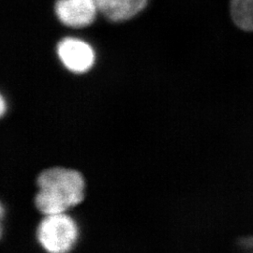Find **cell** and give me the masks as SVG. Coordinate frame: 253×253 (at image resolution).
Here are the masks:
<instances>
[{
  "mask_svg": "<svg viewBox=\"0 0 253 253\" xmlns=\"http://www.w3.org/2000/svg\"><path fill=\"white\" fill-rule=\"evenodd\" d=\"M57 54L64 66L73 73H85L95 62L92 47L76 38L63 39L57 45Z\"/></svg>",
  "mask_w": 253,
  "mask_h": 253,
  "instance_id": "cell-3",
  "label": "cell"
},
{
  "mask_svg": "<svg viewBox=\"0 0 253 253\" xmlns=\"http://www.w3.org/2000/svg\"><path fill=\"white\" fill-rule=\"evenodd\" d=\"M1 116H3L4 115V113H5V110H6V108H5V100H4V98L3 97H1Z\"/></svg>",
  "mask_w": 253,
  "mask_h": 253,
  "instance_id": "cell-7",
  "label": "cell"
},
{
  "mask_svg": "<svg viewBox=\"0 0 253 253\" xmlns=\"http://www.w3.org/2000/svg\"><path fill=\"white\" fill-rule=\"evenodd\" d=\"M100 11L113 22H122L134 17L145 9L147 0H95Z\"/></svg>",
  "mask_w": 253,
  "mask_h": 253,
  "instance_id": "cell-5",
  "label": "cell"
},
{
  "mask_svg": "<svg viewBox=\"0 0 253 253\" xmlns=\"http://www.w3.org/2000/svg\"><path fill=\"white\" fill-rule=\"evenodd\" d=\"M37 184L39 191L35 205L45 216L63 214L84 199V182L81 174L73 170L48 169L39 175Z\"/></svg>",
  "mask_w": 253,
  "mask_h": 253,
  "instance_id": "cell-1",
  "label": "cell"
},
{
  "mask_svg": "<svg viewBox=\"0 0 253 253\" xmlns=\"http://www.w3.org/2000/svg\"><path fill=\"white\" fill-rule=\"evenodd\" d=\"M77 227L73 219L65 214L49 215L38 227L37 237L47 252H69L77 238Z\"/></svg>",
  "mask_w": 253,
  "mask_h": 253,
  "instance_id": "cell-2",
  "label": "cell"
},
{
  "mask_svg": "<svg viewBox=\"0 0 253 253\" xmlns=\"http://www.w3.org/2000/svg\"><path fill=\"white\" fill-rule=\"evenodd\" d=\"M54 10L65 26L79 28L91 25L99 9L95 0H58Z\"/></svg>",
  "mask_w": 253,
  "mask_h": 253,
  "instance_id": "cell-4",
  "label": "cell"
},
{
  "mask_svg": "<svg viewBox=\"0 0 253 253\" xmlns=\"http://www.w3.org/2000/svg\"><path fill=\"white\" fill-rule=\"evenodd\" d=\"M230 9L237 27L246 31H253V0H231Z\"/></svg>",
  "mask_w": 253,
  "mask_h": 253,
  "instance_id": "cell-6",
  "label": "cell"
}]
</instances>
